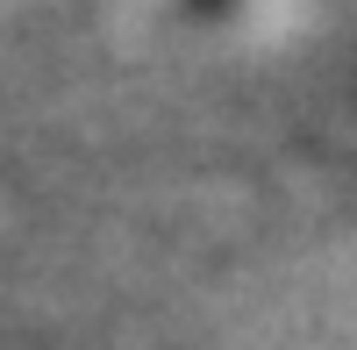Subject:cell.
<instances>
[{"mask_svg":"<svg viewBox=\"0 0 357 350\" xmlns=\"http://www.w3.org/2000/svg\"><path fill=\"white\" fill-rule=\"evenodd\" d=\"M193 8H229V0H193Z\"/></svg>","mask_w":357,"mask_h":350,"instance_id":"1","label":"cell"}]
</instances>
